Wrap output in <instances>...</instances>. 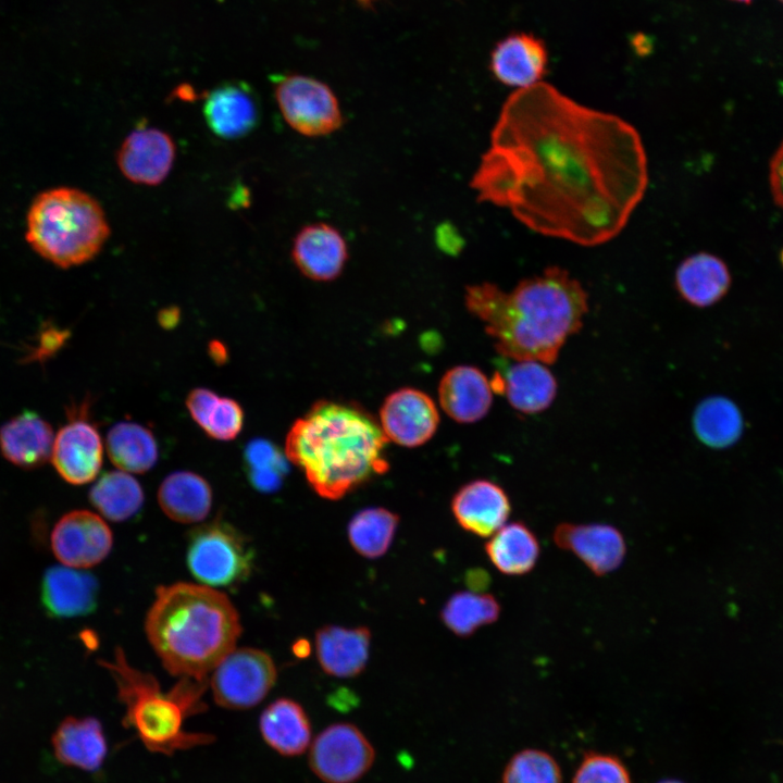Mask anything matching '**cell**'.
Wrapping results in <instances>:
<instances>
[{
  "label": "cell",
  "mask_w": 783,
  "mask_h": 783,
  "mask_svg": "<svg viewBox=\"0 0 783 783\" xmlns=\"http://www.w3.org/2000/svg\"><path fill=\"white\" fill-rule=\"evenodd\" d=\"M648 186L642 137L618 115L540 82L506 100L471 187L535 233L595 247L626 226Z\"/></svg>",
  "instance_id": "6da1fadb"
},
{
  "label": "cell",
  "mask_w": 783,
  "mask_h": 783,
  "mask_svg": "<svg viewBox=\"0 0 783 783\" xmlns=\"http://www.w3.org/2000/svg\"><path fill=\"white\" fill-rule=\"evenodd\" d=\"M464 299L500 356L545 364L557 360L588 311L586 290L558 265L520 281L510 291L487 282L469 286Z\"/></svg>",
  "instance_id": "7a4b0ae2"
},
{
  "label": "cell",
  "mask_w": 783,
  "mask_h": 783,
  "mask_svg": "<svg viewBox=\"0 0 783 783\" xmlns=\"http://www.w3.org/2000/svg\"><path fill=\"white\" fill-rule=\"evenodd\" d=\"M387 442L364 410L322 400L295 421L285 452L319 496L335 500L388 470Z\"/></svg>",
  "instance_id": "3957f363"
},
{
  "label": "cell",
  "mask_w": 783,
  "mask_h": 783,
  "mask_svg": "<svg viewBox=\"0 0 783 783\" xmlns=\"http://www.w3.org/2000/svg\"><path fill=\"white\" fill-rule=\"evenodd\" d=\"M145 630L166 671L206 682L208 673L235 649L241 624L225 594L179 582L158 587Z\"/></svg>",
  "instance_id": "277c9868"
},
{
  "label": "cell",
  "mask_w": 783,
  "mask_h": 783,
  "mask_svg": "<svg viewBox=\"0 0 783 783\" xmlns=\"http://www.w3.org/2000/svg\"><path fill=\"white\" fill-rule=\"evenodd\" d=\"M102 666L112 674L117 697L125 706L124 725L136 732L148 750L170 756L213 741L210 734L184 728L185 719L204 707L201 697L206 682L182 678L165 693L156 678L129 666L121 648Z\"/></svg>",
  "instance_id": "5b68a950"
},
{
  "label": "cell",
  "mask_w": 783,
  "mask_h": 783,
  "mask_svg": "<svg viewBox=\"0 0 783 783\" xmlns=\"http://www.w3.org/2000/svg\"><path fill=\"white\" fill-rule=\"evenodd\" d=\"M26 240L44 259L60 268L94 259L110 236L100 203L89 194L57 187L39 194L26 220Z\"/></svg>",
  "instance_id": "8992f818"
},
{
  "label": "cell",
  "mask_w": 783,
  "mask_h": 783,
  "mask_svg": "<svg viewBox=\"0 0 783 783\" xmlns=\"http://www.w3.org/2000/svg\"><path fill=\"white\" fill-rule=\"evenodd\" d=\"M253 551L231 524L215 520L190 533L186 562L191 574L210 587L234 586L252 570Z\"/></svg>",
  "instance_id": "52a82bcc"
},
{
  "label": "cell",
  "mask_w": 783,
  "mask_h": 783,
  "mask_svg": "<svg viewBox=\"0 0 783 783\" xmlns=\"http://www.w3.org/2000/svg\"><path fill=\"white\" fill-rule=\"evenodd\" d=\"M274 96L287 124L299 134L320 137L343 124L338 100L324 83L299 74L274 78Z\"/></svg>",
  "instance_id": "ba28073f"
},
{
  "label": "cell",
  "mask_w": 783,
  "mask_h": 783,
  "mask_svg": "<svg viewBox=\"0 0 783 783\" xmlns=\"http://www.w3.org/2000/svg\"><path fill=\"white\" fill-rule=\"evenodd\" d=\"M276 678L275 663L265 651L249 647L233 649L213 670V699L226 709L254 707L269 694Z\"/></svg>",
  "instance_id": "9c48e42d"
},
{
  "label": "cell",
  "mask_w": 783,
  "mask_h": 783,
  "mask_svg": "<svg viewBox=\"0 0 783 783\" xmlns=\"http://www.w3.org/2000/svg\"><path fill=\"white\" fill-rule=\"evenodd\" d=\"M373 746L351 723H335L324 729L313 741L309 766L325 783H353L372 767Z\"/></svg>",
  "instance_id": "30bf717a"
},
{
  "label": "cell",
  "mask_w": 783,
  "mask_h": 783,
  "mask_svg": "<svg viewBox=\"0 0 783 783\" xmlns=\"http://www.w3.org/2000/svg\"><path fill=\"white\" fill-rule=\"evenodd\" d=\"M52 462L60 476L72 485L91 482L103 459L101 436L87 418L86 408L75 410L54 437Z\"/></svg>",
  "instance_id": "8fae6325"
},
{
  "label": "cell",
  "mask_w": 783,
  "mask_h": 783,
  "mask_svg": "<svg viewBox=\"0 0 783 783\" xmlns=\"http://www.w3.org/2000/svg\"><path fill=\"white\" fill-rule=\"evenodd\" d=\"M112 544L113 536L108 524L87 510L64 514L51 534V547L57 559L76 569L100 563L111 551Z\"/></svg>",
  "instance_id": "7c38bea8"
},
{
  "label": "cell",
  "mask_w": 783,
  "mask_h": 783,
  "mask_svg": "<svg viewBox=\"0 0 783 783\" xmlns=\"http://www.w3.org/2000/svg\"><path fill=\"white\" fill-rule=\"evenodd\" d=\"M380 420L388 439L405 447H417L435 434L439 414L428 395L405 387L385 399L380 410Z\"/></svg>",
  "instance_id": "4fadbf2b"
},
{
  "label": "cell",
  "mask_w": 783,
  "mask_h": 783,
  "mask_svg": "<svg viewBox=\"0 0 783 783\" xmlns=\"http://www.w3.org/2000/svg\"><path fill=\"white\" fill-rule=\"evenodd\" d=\"M175 156V144L167 133L156 127H138L123 140L116 164L132 183L156 186L170 174Z\"/></svg>",
  "instance_id": "5bb4252c"
},
{
  "label": "cell",
  "mask_w": 783,
  "mask_h": 783,
  "mask_svg": "<svg viewBox=\"0 0 783 783\" xmlns=\"http://www.w3.org/2000/svg\"><path fill=\"white\" fill-rule=\"evenodd\" d=\"M493 391L506 396L510 406L523 414H537L554 402L558 383L552 372L539 361L502 362L490 380Z\"/></svg>",
  "instance_id": "9a60e30c"
},
{
  "label": "cell",
  "mask_w": 783,
  "mask_h": 783,
  "mask_svg": "<svg viewBox=\"0 0 783 783\" xmlns=\"http://www.w3.org/2000/svg\"><path fill=\"white\" fill-rule=\"evenodd\" d=\"M554 542L559 548L572 552L598 576L617 570L626 554L622 533L605 523H561L554 532Z\"/></svg>",
  "instance_id": "2e32d148"
},
{
  "label": "cell",
  "mask_w": 783,
  "mask_h": 783,
  "mask_svg": "<svg viewBox=\"0 0 783 783\" xmlns=\"http://www.w3.org/2000/svg\"><path fill=\"white\" fill-rule=\"evenodd\" d=\"M545 42L530 33H513L498 41L490 53L489 69L501 84L518 89L542 82L547 73Z\"/></svg>",
  "instance_id": "e0dca14e"
},
{
  "label": "cell",
  "mask_w": 783,
  "mask_h": 783,
  "mask_svg": "<svg viewBox=\"0 0 783 783\" xmlns=\"http://www.w3.org/2000/svg\"><path fill=\"white\" fill-rule=\"evenodd\" d=\"M293 260L308 278L326 282L343 272L348 259L347 243L334 226L320 222L302 227L291 248Z\"/></svg>",
  "instance_id": "ac0fdd59"
},
{
  "label": "cell",
  "mask_w": 783,
  "mask_h": 783,
  "mask_svg": "<svg viewBox=\"0 0 783 783\" xmlns=\"http://www.w3.org/2000/svg\"><path fill=\"white\" fill-rule=\"evenodd\" d=\"M451 510L463 530L480 537H490L506 524L511 504L498 484L474 480L455 494Z\"/></svg>",
  "instance_id": "d6986e66"
},
{
  "label": "cell",
  "mask_w": 783,
  "mask_h": 783,
  "mask_svg": "<svg viewBox=\"0 0 783 783\" xmlns=\"http://www.w3.org/2000/svg\"><path fill=\"white\" fill-rule=\"evenodd\" d=\"M203 115L208 127L217 137L237 139L254 129L260 120V108L247 84L227 82L209 92Z\"/></svg>",
  "instance_id": "ffe728a7"
},
{
  "label": "cell",
  "mask_w": 783,
  "mask_h": 783,
  "mask_svg": "<svg viewBox=\"0 0 783 783\" xmlns=\"http://www.w3.org/2000/svg\"><path fill=\"white\" fill-rule=\"evenodd\" d=\"M98 582L80 569L49 568L41 583V601L53 618H73L91 613L97 606Z\"/></svg>",
  "instance_id": "44dd1931"
},
{
  "label": "cell",
  "mask_w": 783,
  "mask_h": 783,
  "mask_svg": "<svg viewBox=\"0 0 783 783\" xmlns=\"http://www.w3.org/2000/svg\"><path fill=\"white\" fill-rule=\"evenodd\" d=\"M492 393L490 381L472 365L451 368L438 386L442 408L460 423H473L484 418L492 406Z\"/></svg>",
  "instance_id": "7402d4cb"
},
{
  "label": "cell",
  "mask_w": 783,
  "mask_h": 783,
  "mask_svg": "<svg viewBox=\"0 0 783 783\" xmlns=\"http://www.w3.org/2000/svg\"><path fill=\"white\" fill-rule=\"evenodd\" d=\"M371 632L365 626L346 629L326 625L315 633L319 664L328 675L352 678L360 674L368 662Z\"/></svg>",
  "instance_id": "603a6c76"
},
{
  "label": "cell",
  "mask_w": 783,
  "mask_h": 783,
  "mask_svg": "<svg viewBox=\"0 0 783 783\" xmlns=\"http://www.w3.org/2000/svg\"><path fill=\"white\" fill-rule=\"evenodd\" d=\"M54 435L50 424L33 411H24L0 427V451L11 463L34 469L51 456Z\"/></svg>",
  "instance_id": "cb8c5ba5"
},
{
  "label": "cell",
  "mask_w": 783,
  "mask_h": 783,
  "mask_svg": "<svg viewBox=\"0 0 783 783\" xmlns=\"http://www.w3.org/2000/svg\"><path fill=\"white\" fill-rule=\"evenodd\" d=\"M674 285L685 302L697 308H707L726 295L731 286V274L719 257L698 252L679 264Z\"/></svg>",
  "instance_id": "d4e9b609"
},
{
  "label": "cell",
  "mask_w": 783,
  "mask_h": 783,
  "mask_svg": "<svg viewBox=\"0 0 783 783\" xmlns=\"http://www.w3.org/2000/svg\"><path fill=\"white\" fill-rule=\"evenodd\" d=\"M57 758L66 766L97 771L108 753L101 723L91 717L64 719L52 736Z\"/></svg>",
  "instance_id": "484cf974"
},
{
  "label": "cell",
  "mask_w": 783,
  "mask_h": 783,
  "mask_svg": "<svg viewBox=\"0 0 783 783\" xmlns=\"http://www.w3.org/2000/svg\"><path fill=\"white\" fill-rule=\"evenodd\" d=\"M259 725L265 743L282 756L301 755L310 745L309 718L293 699L279 698L271 703L263 710Z\"/></svg>",
  "instance_id": "4316f807"
},
{
  "label": "cell",
  "mask_w": 783,
  "mask_h": 783,
  "mask_svg": "<svg viewBox=\"0 0 783 783\" xmlns=\"http://www.w3.org/2000/svg\"><path fill=\"white\" fill-rule=\"evenodd\" d=\"M158 501L163 512L173 521L195 523L208 515L212 506V489L199 474L176 471L161 483Z\"/></svg>",
  "instance_id": "83f0119b"
},
{
  "label": "cell",
  "mask_w": 783,
  "mask_h": 783,
  "mask_svg": "<svg viewBox=\"0 0 783 783\" xmlns=\"http://www.w3.org/2000/svg\"><path fill=\"white\" fill-rule=\"evenodd\" d=\"M493 566L506 575H524L536 566L540 545L534 532L523 522L506 523L485 544Z\"/></svg>",
  "instance_id": "f1b7e54d"
},
{
  "label": "cell",
  "mask_w": 783,
  "mask_h": 783,
  "mask_svg": "<svg viewBox=\"0 0 783 783\" xmlns=\"http://www.w3.org/2000/svg\"><path fill=\"white\" fill-rule=\"evenodd\" d=\"M692 427L700 443L713 449H724L738 442L744 420L734 401L724 396H710L696 406Z\"/></svg>",
  "instance_id": "f546056e"
},
{
  "label": "cell",
  "mask_w": 783,
  "mask_h": 783,
  "mask_svg": "<svg viewBox=\"0 0 783 783\" xmlns=\"http://www.w3.org/2000/svg\"><path fill=\"white\" fill-rule=\"evenodd\" d=\"M192 420L204 433L217 440H232L244 426V411L234 399L221 397L208 388H195L186 398Z\"/></svg>",
  "instance_id": "4dcf8cb0"
},
{
  "label": "cell",
  "mask_w": 783,
  "mask_h": 783,
  "mask_svg": "<svg viewBox=\"0 0 783 783\" xmlns=\"http://www.w3.org/2000/svg\"><path fill=\"white\" fill-rule=\"evenodd\" d=\"M105 447L111 462L127 473L147 472L158 459L154 435L135 422H120L111 427Z\"/></svg>",
  "instance_id": "1f68e13d"
},
{
  "label": "cell",
  "mask_w": 783,
  "mask_h": 783,
  "mask_svg": "<svg viewBox=\"0 0 783 783\" xmlns=\"http://www.w3.org/2000/svg\"><path fill=\"white\" fill-rule=\"evenodd\" d=\"M92 506L107 519L122 522L136 514L144 504V492L125 471L102 474L89 492Z\"/></svg>",
  "instance_id": "d6a6232c"
},
{
  "label": "cell",
  "mask_w": 783,
  "mask_h": 783,
  "mask_svg": "<svg viewBox=\"0 0 783 783\" xmlns=\"http://www.w3.org/2000/svg\"><path fill=\"white\" fill-rule=\"evenodd\" d=\"M399 517L382 507H370L357 512L348 524V538L362 557H382L391 545Z\"/></svg>",
  "instance_id": "836d02e7"
},
{
  "label": "cell",
  "mask_w": 783,
  "mask_h": 783,
  "mask_svg": "<svg viewBox=\"0 0 783 783\" xmlns=\"http://www.w3.org/2000/svg\"><path fill=\"white\" fill-rule=\"evenodd\" d=\"M499 614L500 605L493 595L458 592L444 605L440 619L453 634L467 637L495 622Z\"/></svg>",
  "instance_id": "e575fe53"
},
{
  "label": "cell",
  "mask_w": 783,
  "mask_h": 783,
  "mask_svg": "<svg viewBox=\"0 0 783 783\" xmlns=\"http://www.w3.org/2000/svg\"><path fill=\"white\" fill-rule=\"evenodd\" d=\"M244 461L251 485L260 492L276 490L287 465L279 450L265 439L251 440L244 450Z\"/></svg>",
  "instance_id": "d590c367"
},
{
  "label": "cell",
  "mask_w": 783,
  "mask_h": 783,
  "mask_svg": "<svg viewBox=\"0 0 783 783\" xmlns=\"http://www.w3.org/2000/svg\"><path fill=\"white\" fill-rule=\"evenodd\" d=\"M502 783H562L561 770L549 754L525 749L510 759Z\"/></svg>",
  "instance_id": "8d00e7d4"
},
{
  "label": "cell",
  "mask_w": 783,
  "mask_h": 783,
  "mask_svg": "<svg viewBox=\"0 0 783 783\" xmlns=\"http://www.w3.org/2000/svg\"><path fill=\"white\" fill-rule=\"evenodd\" d=\"M573 783H631L624 765L617 758L591 753L585 756Z\"/></svg>",
  "instance_id": "74e56055"
},
{
  "label": "cell",
  "mask_w": 783,
  "mask_h": 783,
  "mask_svg": "<svg viewBox=\"0 0 783 783\" xmlns=\"http://www.w3.org/2000/svg\"><path fill=\"white\" fill-rule=\"evenodd\" d=\"M70 338V332L50 323H45L40 330L36 344L25 356V362H45L54 356Z\"/></svg>",
  "instance_id": "f35d334b"
},
{
  "label": "cell",
  "mask_w": 783,
  "mask_h": 783,
  "mask_svg": "<svg viewBox=\"0 0 783 783\" xmlns=\"http://www.w3.org/2000/svg\"><path fill=\"white\" fill-rule=\"evenodd\" d=\"M769 181L774 201L783 209V141L770 162Z\"/></svg>",
  "instance_id": "ab89813d"
},
{
  "label": "cell",
  "mask_w": 783,
  "mask_h": 783,
  "mask_svg": "<svg viewBox=\"0 0 783 783\" xmlns=\"http://www.w3.org/2000/svg\"><path fill=\"white\" fill-rule=\"evenodd\" d=\"M465 582L471 589L481 591L487 586V575L480 569L470 570L465 575Z\"/></svg>",
  "instance_id": "60d3db41"
},
{
  "label": "cell",
  "mask_w": 783,
  "mask_h": 783,
  "mask_svg": "<svg viewBox=\"0 0 783 783\" xmlns=\"http://www.w3.org/2000/svg\"><path fill=\"white\" fill-rule=\"evenodd\" d=\"M211 356L217 361H224L226 357L225 348L219 341L210 344Z\"/></svg>",
  "instance_id": "b9f144b4"
},
{
  "label": "cell",
  "mask_w": 783,
  "mask_h": 783,
  "mask_svg": "<svg viewBox=\"0 0 783 783\" xmlns=\"http://www.w3.org/2000/svg\"><path fill=\"white\" fill-rule=\"evenodd\" d=\"M294 652L298 657H306L310 652V645L307 641L302 639L296 643L294 646Z\"/></svg>",
  "instance_id": "7bdbcfd3"
},
{
  "label": "cell",
  "mask_w": 783,
  "mask_h": 783,
  "mask_svg": "<svg viewBox=\"0 0 783 783\" xmlns=\"http://www.w3.org/2000/svg\"><path fill=\"white\" fill-rule=\"evenodd\" d=\"M362 5L368 7L373 3L374 0H358Z\"/></svg>",
  "instance_id": "ee69618b"
},
{
  "label": "cell",
  "mask_w": 783,
  "mask_h": 783,
  "mask_svg": "<svg viewBox=\"0 0 783 783\" xmlns=\"http://www.w3.org/2000/svg\"><path fill=\"white\" fill-rule=\"evenodd\" d=\"M659 783H682V782L676 781V780H664V781H661V782H659Z\"/></svg>",
  "instance_id": "f6af8a7d"
},
{
  "label": "cell",
  "mask_w": 783,
  "mask_h": 783,
  "mask_svg": "<svg viewBox=\"0 0 783 783\" xmlns=\"http://www.w3.org/2000/svg\"><path fill=\"white\" fill-rule=\"evenodd\" d=\"M731 1H735V2H739V3H746V4H748V3H750L753 0H731Z\"/></svg>",
  "instance_id": "bcb514c9"
},
{
  "label": "cell",
  "mask_w": 783,
  "mask_h": 783,
  "mask_svg": "<svg viewBox=\"0 0 783 783\" xmlns=\"http://www.w3.org/2000/svg\"><path fill=\"white\" fill-rule=\"evenodd\" d=\"M779 1H781L783 3V0H779Z\"/></svg>",
  "instance_id": "7dc6e473"
}]
</instances>
